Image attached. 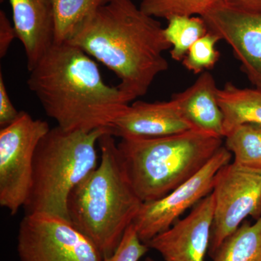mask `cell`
Segmentation results:
<instances>
[{
  "label": "cell",
  "instance_id": "6da1fadb",
  "mask_svg": "<svg viewBox=\"0 0 261 261\" xmlns=\"http://www.w3.org/2000/svg\"><path fill=\"white\" fill-rule=\"evenodd\" d=\"M68 43L113 71L130 102L147 94L156 77L168 69L163 53L171 45L164 28L132 0H109Z\"/></svg>",
  "mask_w": 261,
  "mask_h": 261
},
{
  "label": "cell",
  "instance_id": "7a4b0ae2",
  "mask_svg": "<svg viewBox=\"0 0 261 261\" xmlns=\"http://www.w3.org/2000/svg\"><path fill=\"white\" fill-rule=\"evenodd\" d=\"M29 72V89L67 132L110 128L130 102L118 86L105 82L89 55L68 43L53 44Z\"/></svg>",
  "mask_w": 261,
  "mask_h": 261
},
{
  "label": "cell",
  "instance_id": "3957f363",
  "mask_svg": "<svg viewBox=\"0 0 261 261\" xmlns=\"http://www.w3.org/2000/svg\"><path fill=\"white\" fill-rule=\"evenodd\" d=\"M98 145L101 161L70 195V221L100 252L111 256L142 206L123 166L118 144L111 133Z\"/></svg>",
  "mask_w": 261,
  "mask_h": 261
},
{
  "label": "cell",
  "instance_id": "277c9868",
  "mask_svg": "<svg viewBox=\"0 0 261 261\" xmlns=\"http://www.w3.org/2000/svg\"><path fill=\"white\" fill-rule=\"evenodd\" d=\"M223 138L192 129L154 138H124L118 144L122 162L142 202L162 198L202 169Z\"/></svg>",
  "mask_w": 261,
  "mask_h": 261
},
{
  "label": "cell",
  "instance_id": "5b68a950",
  "mask_svg": "<svg viewBox=\"0 0 261 261\" xmlns=\"http://www.w3.org/2000/svg\"><path fill=\"white\" fill-rule=\"evenodd\" d=\"M108 133L111 134L109 128L89 132L51 128L36 149L32 190L23 207L25 214L49 215L70 221V195L97 167L96 145Z\"/></svg>",
  "mask_w": 261,
  "mask_h": 261
},
{
  "label": "cell",
  "instance_id": "8992f818",
  "mask_svg": "<svg viewBox=\"0 0 261 261\" xmlns=\"http://www.w3.org/2000/svg\"><path fill=\"white\" fill-rule=\"evenodd\" d=\"M50 128L47 122L20 111L13 123L0 130V205L12 216L28 200L36 149Z\"/></svg>",
  "mask_w": 261,
  "mask_h": 261
},
{
  "label": "cell",
  "instance_id": "52a82bcc",
  "mask_svg": "<svg viewBox=\"0 0 261 261\" xmlns=\"http://www.w3.org/2000/svg\"><path fill=\"white\" fill-rule=\"evenodd\" d=\"M212 195L214 216L207 252L211 258L247 216L256 220L261 216V169L228 163L215 176Z\"/></svg>",
  "mask_w": 261,
  "mask_h": 261
},
{
  "label": "cell",
  "instance_id": "ba28073f",
  "mask_svg": "<svg viewBox=\"0 0 261 261\" xmlns=\"http://www.w3.org/2000/svg\"><path fill=\"white\" fill-rule=\"evenodd\" d=\"M17 248L20 261H104L70 221L49 215L25 214Z\"/></svg>",
  "mask_w": 261,
  "mask_h": 261
},
{
  "label": "cell",
  "instance_id": "9c48e42d",
  "mask_svg": "<svg viewBox=\"0 0 261 261\" xmlns=\"http://www.w3.org/2000/svg\"><path fill=\"white\" fill-rule=\"evenodd\" d=\"M233 154L225 146L195 176L159 200L145 202L133 224L142 243L171 228L190 207L210 195L214 178L223 166L231 162Z\"/></svg>",
  "mask_w": 261,
  "mask_h": 261
},
{
  "label": "cell",
  "instance_id": "30bf717a",
  "mask_svg": "<svg viewBox=\"0 0 261 261\" xmlns=\"http://www.w3.org/2000/svg\"><path fill=\"white\" fill-rule=\"evenodd\" d=\"M201 17L208 31L232 48L242 71L261 90V13L238 10L219 0Z\"/></svg>",
  "mask_w": 261,
  "mask_h": 261
},
{
  "label": "cell",
  "instance_id": "8fae6325",
  "mask_svg": "<svg viewBox=\"0 0 261 261\" xmlns=\"http://www.w3.org/2000/svg\"><path fill=\"white\" fill-rule=\"evenodd\" d=\"M214 216L212 192L194 206L190 214L147 243L164 261H204L208 252Z\"/></svg>",
  "mask_w": 261,
  "mask_h": 261
},
{
  "label": "cell",
  "instance_id": "7c38bea8",
  "mask_svg": "<svg viewBox=\"0 0 261 261\" xmlns=\"http://www.w3.org/2000/svg\"><path fill=\"white\" fill-rule=\"evenodd\" d=\"M114 137L154 138L193 129L172 99L167 102L137 101L128 105L111 125Z\"/></svg>",
  "mask_w": 261,
  "mask_h": 261
},
{
  "label": "cell",
  "instance_id": "4fadbf2b",
  "mask_svg": "<svg viewBox=\"0 0 261 261\" xmlns=\"http://www.w3.org/2000/svg\"><path fill=\"white\" fill-rule=\"evenodd\" d=\"M17 38L23 44L29 71L54 44L51 0H9Z\"/></svg>",
  "mask_w": 261,
  "mask_h": 261
},
{
  "label": "cell",
  "instance_id": "5bb4252c",
  "mask_svg": "<svg viewBox=\"0 0 261 261\" xmlns=\"http://www.w3.org/2000/svg\"><path fill=\"white\" fill-rule=\"evenodd\" d=\"M218 91L214 75L205 71L190 87L173 94L171 99L193 129L224 139V117L218 101Z\"/></svg>",
  "mask_w": 261,
  "mask_h": 261
},
{
  "label": "cell",
  "instance_id": "9a60e30c",
  "mask_svg": "<svg viewBox=\"0 0 261 261\" xmlns=\"http://www.w3.org/2000/svg\"><path fill=\"white\" fill-rule=\"evenodd\" d=\"M218 101L224 117V137L240 125L254 123L261 126V90L239 88L227 82L222 89H219Z\"/></svg>",
  "mask_w": 261,
  "mask_h": 261
},
{
  "label": "cell",
  "instance_id": "2e32d148",
  "mask_svg": "<svg viewBox=\"0 0 261 261\" xmlns=\"http://www.w3.org/2000/svg\"><path fill=\"white\" fill-rule=\"evenodd\" d=\"M54 15V44L68 43L87 19L109 0H51Z\"/></svg>",
  "mask_w": 261,
  "mask_h": 261
},
{
  "label": "cell",
  "instance_id": "e0dca14e",
  "mask_svg": "<svg viewBox=\"0 0 261 261\" xmlns=\"http://www.w3.org/2000/svg\"><path fill=\"white\" fill-rule=\"evenodd\" d=\"M213 261H261V216L253 224L245 221L223 242Z\"/></svg>",
  "mask_w": 261,
  "mask_h": 261
},
{
  "label": "cell",
  "instance_id": "ac0fdd59",
  "mask_svg": "<svg viewBox=\"0 0 261 261\" xmlns=\"http://www.w3.org/2000/svg\"><path fill=\"white\" fill-rule=\"evenodd\" d=\"M225 147L232 153L233 162L261 169V126L245 123L225 136Z\"/></svg>",
  "mask_w": 261,
  "mask_h": 261
},
{
  "label": "cell",
  "instance_id": "d6986e66",
  "mask_svg": "<svg viewBox=\"0 0 261 261\" xmlns=\"http://www.w3.org/2000/svg\"><path fill=\"white\" fill-rule=\"evenodd\" d=\"M207 32L208 28L201 16L170 18L164 34L171 45V58L176 61H183L190 48Z\"/></svg>",
  "mask_w": 261,
  "mask_h": 261
},
{
  "label": "cell",
  "instance_id": "ffe728a7",
  "mask_svg": "<svg viewBox=\"0 0 261 261\" xmlns=\"http://www.w3.org/2000/svg\"><path fill=\"white\" fill-rule=\"evenodd\" d=\"M219 0H142L140 9L153 18L202 16Z\"/></svg>",
  "mask_w": 261,
  "mask_h": 261
},
{
  "label": "cell",
  "instance_id": "44dd1931",
  "mask_svg": "<svg viewBox=\"0 0 261 261\" xmlns=\"http://www.w3.org/2000/svg\"><path fill=\"white\" fill-rule=\"evenodd\" d=\"M221 40L217 34L208 31L190 48L182 64L195 74L212 70L219 61L220 53L216 45Z\"/></svg>",
  "mask_w": 261,
  "mask_h": 261
},
{
  "label": "cell",
  "instance_id": "7402d4cb",
  "mask_svg": "<svg viewBox=\"0 0 261 261\" xmlns=\"http://www.w3.org/2000/svg\"><path fill=\"white\" fill-rule=\"evenodd\" d=\"M149 250L147 244L141 241L135 226L132 224L125 231L116 251L104 261H139Z\"/></svg>",
  "mask_w": 261,
  "mask_h": 261
},
{
  "label": "cell",
  "instance_id": "603a6c76",
  "mask_svg": "<svg viewBox=\"0 0 261 261\" xmlns=\"http://www.w3.org/2000/svg\"><path fill=\"white\" fill-rule=\"evenodd\" d=\"M20 111H18L13 106L9 97L4 77L0 73V127L1 128L9 126L18 118Z\"/></svg>",
  "mask_w": 261,
  "mask_h": 261
},
{
  "label": "cell",
  "instance_id": "cb8c5ba5",
  "mask_svg": "<svg viewBox=\"0 0 261 261\" xmlns=\"http://www.w3.org/2000/svg\"><path fill=\"white\" fill-rule=\"evenodd\" d=\"M15 38H17V34L14 25L10 23L4 10H0V58H3L6 56Z\"/></svg>",
  "mask_w": 261,
  "mask_h": 261
},
{
  "label": "cell",
  "instance_id": "d4e9b609",
  "mask_svg": "<svg viewBox=\"0 0 261 261\" xmlns=\"http://www.w3.org/2000/svg\"><path fill=\"white\" fill-rule=\"evenodd\" d=\"M221 3L238 10L252 13H261V0H219Z\"/></svg>",
  "mask_w": 261,
  "mask_h": 261
},
{
  "label": "cell",
  "instance_id": "484cf974",
  "mask_svg": "<svg viewBox=\"0 0 261 261\" xmlns=\"http://www.w3.org/2000/svg\"><path fill=\"white\" fill-rule=\"evenodd\" d=\"M144 261H154L153 259L151 258V257H147Z\"/></svg>",
  "mask_w": 261,
  "mask_h": 261
}]
</instances>
